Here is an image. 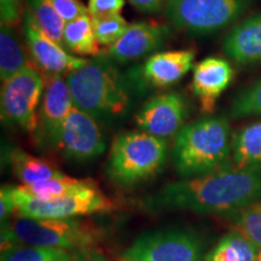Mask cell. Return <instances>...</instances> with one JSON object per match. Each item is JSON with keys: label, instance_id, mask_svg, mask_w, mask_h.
<instances>
[{"label": "cell", "instance_id": "13", "mask_svg": "<svg viewBox=\"0 0 261 261\" xmlns=\"http://www.w3.org/2000/svg\"><path fill=\"white\" fill-rule=\"evenodd\" d=\"M24 37L37 68L47 75L69 74L86 64V58L74 57L62 45L39 28L29 10L24 12Z\"/></svg>", "mask_w": 261, "mask_h": 261}, {"label": "cell", "instance_id": "29", "mask_svg": "<svg viewBox=\"0 0 261 261\" xmlns=\"http://www.w3.org/2000/svg\"><path fill=\"white\" fill-rule=\"evenodd\" d=\"M51 2L65 22H70L80 16L89 14V9L80 0H51Z\"/></svg>", "mask_w": 261, "mask_h": 261}, {"label": "cell", "instance_id": "6", "mask_svg": "<svg viewBox=\"0 0 261 261\" xmlns=\"http://www.w3.org/2000/svg\"><path fill=\"white\" fill-rule=\"evenodd\" d=\"M254 0H167L166 17L177 29L211 34L243 15Z\"/></svg>", "mask_w": 261, "mask_h": 261}, {"label": "cell", "instance_id": "32", "mask_svg": "<svg viewBox=\"0 0 261 261\" xmlns=\"http://www.w3.org/2000/svg\"><path fill=\"white\" fill-rule=\"evenodd\" d=\"M16 212L15 187L4 185L0 190V220L2 223L8 219Z\"/></svg>", "mask_w": 261, "mask_h": 261}, {"label": "cell", "instance_id": "28", "mask_svg": "<svg viewBox=\"0 0 261 261\" xmlns=\"http://www.w3.org/2000/svg\"><path fill=\"white\" fill-rule=\"evenodd\" d=\"M230 115L233 119L261 116V80L237 94L231 106Z\"/></svg>", "mask_w": 261, "mask_h": 261}, {"label": "cell", "instance_id": "31", "mask_svg": "<svg viewBox=\"0 0 261 261\" xmlns=\"http://www.w3.org/2000/svg\"><path fill=\"white\" fill-rule=\"evenodd\" d=\"M22 0H0L2 24L14 25L21 18Z\"/></svg>", "mask_w": 261, "mask_h": 261}, {"label": "cell", "instance_id": "18", "mask_svg": "<svg viewBox=\"0 0 261 261\" xmlns=\"http://www.w3.org/2000/svg\"><path fill=\"white\" fill-rule=\"evenodd\" d=\"M93 182L94 180L92 179H76L68 177L62 173L56 177L34 182V184L19 185V187H16V190L29 198L50 201L83 190Z\"/></svg>", "mask_w": 261, "mask_h": 261}, {"label": "cell", "instance_id": "5", "mask_svg": "<svg viewBox=\"0 0 261 261\" xmlns=\"http://www.w3.org/2000/svg\"><path fill=\"white\" fill-rule=\"evenodd\" d=\"M11 227L19 243L28 246L61 248L75 253L92 249L102 237L99 228L75 218H19L11 224Z\"/></svg>", "mask_w": 261, "mask_h": 261}, {"label": "cell", "instance_id": "23", "mask_svg": "<svg viewBox=\"0 0 261 261\" xmlns=\"http://www.w3.org/2000/svg\"><path fill=\"white\" fill-rule=\"evenodd\" d=\"M257 248L241 233L225 234L204 256V261H256Z\"/></svg>", "mask_w": 261, "mask_h": 261}, {"label": "cell", "instance_id": "27", "mask_svg": "<svg viewBox=\"0 0 261 261\" xmlns=\"http://www.w3.org/2000/svg\"><path fill=\"white\" fill-rule=\"evenodd\" d=\"M92 17V16H91ZM94 34L99 45L112 46L125 34L129 24L121 14L92 17Z\"/></svg>", "mask_w": 261, "mask_h": 261}, {"label": "cell", "instance_id": "1", "mask_svg": "<svg viewBox=\"0 0 261 261\" xmlns=\"http://www.w3.org/2000/svg\"><path fill=\"white\" fill-rule=\"evenodd\" d=\"M261 201V168L234 166L168 182L142 201L148 212L185 210L197 214L231 215Z\"/></svg>", "mask_w": 261, "mask_h": 261}, {"label": "cell", "instance_id": "16", "mask_svg": "<svg viewBox=\"0 0 261 261\" xmlns=\"http://www.w3.org/2000/svg\"><path fill=\"white\" fill-rule=\"evenodd\" d=\"M195 51H165L151 55L142 68L145 83L158 89L172 86L191 69Z\"/></svg>", "mask_w": 261, "mask_h": 261}, {"label": "cell", "instance_id": "4", "mask_svg": "<svg viewBox=\"0 0 261 261\" xmlns=\"http://www.w3.org/2000/svg\"><path fill=\"white\" fill-rule=\"evenodd\" d=\"M166 139L143 132H123L114 139L107 175L120 188H130L154 177L165 166Z\"/></svg>", "mask_w": 261, "mask_h": 261}, {"label": "cell", "instance_id": "34", "mask_svg": "<svg viewBox=\"0 0 261 261\" xmlns=\"http://www.w3.org/2000/svg\"><path fill=\"white\" fill-rule=\"evenodd\" d=\"M73 261H108L102 254L93 252L92 249L77 252L74 254Z\"/></svg>", "mask_w": 261, "mask_h": 261}, {"label": "cell", "instance_id": "3", "mask_svg": "<svg viewBox=\"0 0 261 261\" xmlns=\"http://www.w3.org/2000/svg\"><path fill=\"white\" fill-rule=\"evenodd\" d=\"M230 125L225 117L208 116L184 126L175 137L173 165L181 178L208 174L230 166Z\"/></svg>", "mask_w": 261, "mask_h": 261}, {"label": "cell", "instance_id": "10", "mask_svg": "<svg viewBox=\"0 0 261 261\" xmlns=\"http://www.w3.org/2000/svg\"><path fill=\"white\" fill-rule=\"evenodd\" d=\"M74 102L67 79L48 75L38 113L35 142L44 149H58L62 128L73 109Z\"/></svg>", "mask_w": 261, "mask_h": 261}, {"label": "cell", "instance_id": "22", "mask_svg": "<svg viewBox=\"0 0 261 261\" xmlns=\"http://www.w3.org/2000/svg\"><path fill=\"white\" fill-rule=\"evenodd\" d=\"M25 52L22 48L17 34L12 25L2 24L0 29V77L2 81L10 79L29 65Z\"/></svg>", "mask_w": 261, "mask_h": 261}, {"label": "cell", "instance_id": "30", "mask_svg": "<svg viewBox=\"0 0 261 261\" xmlns=\"http://www.w3.org/2000/svg\"><path fill=\"white\" fill-rule=\"evenodd\" d=\"M125 5V0H89V14L92 17L120 14Z\"/></svg>", "mask_w": 261, "mask_h": 261}, {"label": "cell", "instance_id": "36", "mask_svg": "<svg viewBox=\"0 0 261 261\" xmlns=\"http://www.w3.org/2000/svg\"><path fill=\"white\" fill-rule=\"evenodd\" d=\"M117 261H132V260H129V259H127V257H125L123 255H121L119 257V259H117Z\"/></svg>", "mask_w": 261, "mask_h": 261}, {"label": "cell", "instance_id": "26", "mask_svg": "<svg viewBox=\"0 0 261 261\" xmlns=\"http://www.w3.org/2000/svg\"><path fill=\"white\" fill-rule=\"evenodd\" d=\"M233 231L241 233L257 249L261 248V202L228 215Z\"/></svg>", "mask_w": 261, "mask_h": 261}, {"label": "cell", "instance_id": "33", "mask_svg": "<svg viewBox=\"0 0 261 261\" xmlns=\"http://www.w3.org/2000/svg\"><path fill=\"white\" fill-rule=\"evenodd\" d=\"M137 10L144 14H158L165 5V0H129Z\"/></svg>", "mask_w": 261, "mask_h": 261}, {"label": "cell", "instance_id": "14", "mask_svg": "<svg viewBox=\"0 0 261 261\" xmlns=\"http://www.w3.org/2000/svg\"><path fill=\"white\" fill-rule=\"evenodd\" d=\"M168 35L167 25L152 21L136 22L129 24L125 34L108 47L104 55L116 63H127L158 51L165 45Z\"/></svg>", "mask_w": 261, "mask_h": 261}, {"label": "cell", "instance_id": "9", "mask_svg": "<svg viewBox=\"0 0 261 261\" xmlns=\"http://www.w3.org/2000/svg\"><path fill=\"white\" fill-rule=\"evenodd\" d=\"M123 256L132 261H203L200 240L181 230L142 234L123 253Z\"/></svg>", "mask_w": 261, "mask_h": 261}, {"label": "cell", "instance_id": "17", "mask_svg": "<svg viewBox=\"0 0 261 261\" xmlns=\"http://www.w3.org/2000/svg\"><path fill=\"white\" fill-rule=\"evenodd\" d=\"M223 48L236 63H261V12L244 19L228 33Z\"/></svg>", "mask_w": 261, "mask_h": 261}, {"label": "cell", "instance_id": "24", "mask_svg": "<svg viewBox=\"0 0 261 261\" xmlns=\"http://www.w3.org/2000/svg\"><path fill=\"white\" fill-rule=\"evenodd\" d=\"M28 10L48 38L64 46L63 33L67 22L61 17L51 0H28Z\"/></svg>", "mask_w": 261, "mask_h": 261}, {"label": "cell", "instance_id": "12", "mask_svg": "<svg viewBox=\"0 0 261 261\" xmlns=\"http://www.w3.org/2000/svg\"><path fill=\"white\" fill-rule=\"evenodd\" d=\"M188 117V103L178 92L162 93L150 98L136 114L140 130L159 138L178 135Z\"/></svg>", "mask_w": 261, "mask_h": 261}, {"label": "cell", "instance_id": "19", "mask_svg": "<svg viewBox=\"0 0 261 261\" xmlns=\"http://www.w3.org/2000/svg\"><path fill=\"white\" fill-rule=\"evenodd\" d=\"M10 165L22 185H31L62 174L51 161L37 158L21 149H14L10 152Z\"/></svg>", "mask_w": 261, "mask_h": 261}, {"label": "cell", "instance_id": "20", "mask_svg": "<svg viewBox=\"0 0 261 261\" xmlns=\"http://www.w3.org/2000/svg\"><path fill=\"white\" fill-rule=\"evenodd\" d=\"M232 161L236 168H261V122L243 127L232 138Z\"/></svg>", "mask_w": 261, "mask_h": 261}, {"label": "cell", "instance_id": "35", "mask_svg": "<svg viewBox=\"0 0 261 261\" xmlns=\"http://www.w3.org/2000/svg\"><path fill=\"white\" fill-rule=\"evenodd\" d=\"M256 261H261V248L257 249V254H256Z\"/></svg>", "mask_w": 261, "mask_h": 261}, {"label": "cell", "instance_id": "2", "mask_svg": "<svg viewBox=\"0 0 261 261\" xmlns=\"http://www.w3.org/2000/svg\"><path fill=\"white\" fill-rule=\"evenodd\" d=\"M74 106L98 122H114L128 113L132 98L140 94L145 80L142 71L122 73L107 55H98L65 76Z\"/></svg>", "mask_w": 261, "mask_h": 261}, {"label": "cell", "instance_id": "15", "mask_svg": "<svg viewBox=\"0 0 261 261\" xmlns=\"http://www.w3.org/2000/svg\"><path fill=\"white\" fill-rule=\"evenodd\" d=\"M232 79V67L223 58L208 57L195 65L191 90L200 100L202 113L207 115L214 113L217 100Z\"/></svg>", "mask_w": 261, "mask_h": 261}, {"label": "cell", "instance_id": "7", "mask_svg": "<svg viewBox=\"0 0 261 261\" xmlns=\"http://www.w3.org/2000/svg\"><path fill=\"white\" fill-rule=\"evenodd\" d=\"M45 85L46 79L42 71L32 64L3 81L0 97L3 122L34 133Z\"/></svg>", "mask_w": 261, "mask_h": 261}, {"label": "cell", "instance_id": "25", "mask_svg": "<svg viewBox=\"0 0 261 261\" xmlns=\"http://www.w3.org/2000/svg\"><path fill=\"white\" fill-rule=\"evenodd\" d=\"M74 254L61 248L17 246L2 253L0 261H73Z\"/></svg>", "mask_w": 261, "mask_h": 261}, {"label": "cell", "instance_id": "21", "mask_svg": "<svg viewBox=\"0 0 261 261\" xmlns=\"http://www.w3.org/2000/svg\"><path fill=\"white\" fill-rule=\"evenodd\" d=\"M64 47L79 56H98L99 44L94 34L92 17L90 14L67 22L63 33Z\"/></svg>", "mask_w": 261, "mask_h": 261}, {"label": "cell", "instance_id": "11", "mask_svg": "<svg viewBox=\"0 0 261 261\" xmlns=\"http://www.w3.org/2000/svg\"><path fill=\"white\" fill-rule=\"evenodd\" d=\"M107 146L106 136L96 119L74 107L62 128L58 149L70 161L86 162L97 159Z\"/></svg>", "mask_w": 261, "mask_h": 261}, {"label": "cell", "instance_id": "8", "mask_svg": "<svg viewBox=\"0 0 261 261\" xmlns=\"http://www.w3.org/2000/svg\"><path fill=\"white\" fill-rule=\"evenodd\" d=\"M16 214L32 219H67L79 215L107 213L115 208L114 202L103 194L97 182L83 190L56 200L41 201L19 194L15 188Z\"/></svg>", "mask_w": 261, "mask_h": 261}]
</instances>
